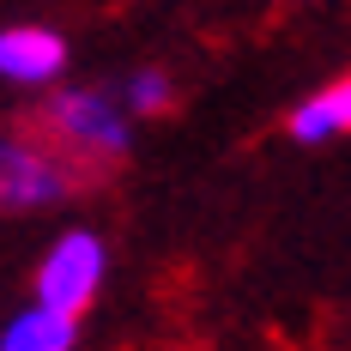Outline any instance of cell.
Masks as SVG:
<instances>
[{"instance_id": "1", "label": "cell", "mask_w": 351, "mask_h": 351, "mask_svg": "<svg viewBox=\"0 0 351 351\" xmlns=\"http://www.w3.org/2000/svg\"><path fill=\"white\" fill-rule=\"evenodd\" d=\"M36 134L79 176H91L134 152V115L115 104V91H104V85H61L36 115Z\"/></svg>"}, {"instance_id": "2", "label": "cell", "mask_w": 351, "mask_h": 351, "mask_svg": "<svg viewBox=\"0 0 351 351\" xmlns=\"http://www.w3.org/2000/svg\"><path fill=\"white\" fill-rule=\"evenodd\" d=\"M104 279H109V248H104V237L85 230V224H67L55 243L43 248V261H36L31 303H49V309H61V315H85V309L97 303Z\"/></svg>"}, {"instance_id": "3", "label": "cell", "mask_w": 351, "mask_h": 351, "mask_svg": "<svg viewBox=\"0 0 351 351\" xmlns=\"http://www.w3.org/2000/svg\"><path fill=\"white\" fill-rule=\"evenodd\" d=\"M79 188V170L43 134H6L0 128V212L55 206Z\"/></svg>"}, {"instance_id": "4", "label": "cell", "mask_w": 351, "mask_h": 351, "mask_svg": "<svg viewBox=\"0 0 351 351\" xmlns=\"http://www.w3.org/2000/svg\"><path fill=\"white\" fill-rule=\"evenodd\" d=\"M67 67V36L49 31V25H6L0 31V79L6 85H25V91H43L55 85Z\"/></svg>"}, {"instance_id": "5", "label": "cell", "mask_w": 351, "mask_h": 351, "mask_svg": "<svg viewBox=\"0 0 351 351\" xmlns=\"http://www.w3.org/2000/svg\"><path fill=\"white\" fill-rule=\"evenodd\" d=\"M0 351H79V315H61L49 303H25L0 327Z\"/></svg>"}, {"instance_id": "6", "label": "cell", "mask_w": 351, "mask_h": 351, "mask_svg": "<svg viewBox=\"0 0 351 351\" xmlns=\"http://www.w3.org/2000/svg\"><path fill=\"white\" fill-rule=\"evenodd\" d=\"M346 134H351V73L291 109V140L297 145H327V140H346Z\"/></svg>"}, {"instance_id": "7", "label": "cell", "mask_w": 351, "mask_h": 351, "mask_svg": "<svg viewBox=\"0 0 351 351\" xmlns=\"http://www.w3.org/2000/svg\"><path fill=\"white\" fill-rule=\"evenodd\" d=\"M176 97V85H170V73H158V67H140V73H128L121 85H115V104L128 109L134 121L140 115H164Z\"/></svg>"}]
</instances>
